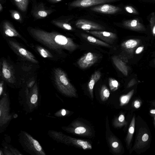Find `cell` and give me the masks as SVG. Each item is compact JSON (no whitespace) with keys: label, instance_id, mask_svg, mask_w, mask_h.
<instances>
[{"label":"cell","instance_id":"9","mask_svg":"<svg viewBox=\"0 0 155 155\" xmlns=\"http://www.w3.org/2000/svg\"><path fill=\"white\" fill-rule=\"evenodd\" d=\"M91 10L95 12L106 14H114L121 10L119 7L109 4H103L92 8Z\"/></svg>","mask_w":155,"mask_h":155},{"label":"cell","instance_id":"2","mask_svg":"<svg viewBox=\"0 0 155 155\" xmlns=\"http://www.w3.org/2000/svg\"><path fill=\"white\" fill-rule=\"evenodd\" d=\"M54 72L55 81L59 89L67 95L76 97L77 91L70 82L64 72L57 68L54 70Z\"/></svg>","mask_w":155,"mask_h":155},{"label":"cell","instance_id":"35","mask_svg":"<svg viewBox=\"0 0 155 155\" xmlns=\"http://www.w3.org/2000/svg\"><path fill=\"white\" fill-rule=\"evenodd\" d=\"M3 83L2 82H1L0 84V95H1L2 92V91L3 88L2 85Z\"/></svg>","mask_w":155,"mask_h":155},{"label":"cell","instance_id":"33","mask_svg":"<svg viewBox=\"0 0 155 155\" xmlns=\"http://www.w3.org/2000/svg\"><path fill=\"white\" fill-rule=\"evenodd\" d=\"M129 132L130 134H133L134 132V128L132 127H130L129 129Z\"/></svg>","mask_w":155,"mask_h":155},{"label":"cell","instance_id":"16","mask_svg":"<svg viewBox=\"0 0 155 155\" xmlns=\"http://www.w3.org/2000/svg\"><path fill=\"white\" fill-rule=\"evenodd\" d=\"M51 22L53 25L62 29L67 30H73V28L70 24L60 18L53 19L51 21Z\"/></svg>","mask_w":155,"mask_h":155},{"label":"cell","instance_id":"11","mask_svg":"<svg viewBox=\"0 0 155 155\" xmlns=\"http://www.w3.org/2000/svg\"><path fill=\"white\" fill-rule=\"evenodd\" d=\"M101 76V72L99 71H95L91 75L88 83V90L91 98H93V89L95 83L100 79Z\"/></svg>","mask_w":155,"mask_h":155},{"label":"cell","instance_id":"22","mask_svg":"<svg viewBox=\"0 0 155 155\" xmlns=\"http://www.w3.org/2000/svg\"><path fill=\"white\" fill-rule=\"evenodd\" d=\"M137 44V41L133 39L127 41L122 45L123 47H124L128 49L132 48L135 47Z\"/></svg>","mask_w":155,"mask_h":155},{"label":"cell","instance_id":"40","mask_svg":"<svg viewBox=\"0 0 155 155\" xmlns=\"http://www.w3.org/2000/svg\"><path fill=\"white\" fill-rule=\"evenodd\" d=\"M3 0H0V1L1 2H2V1H3Z\"/></svg>","mask_w":155,"mask_h":155},{"label":"cell","instance_id":"25","mask_svg":"<svg viewBox=\"0 0 155 155\" xmlns=\"http://www.w3.org/2000/svg\"><path fill=\"white\" fill-rule=\"evenodd\" d=\"M124 116L123 114L120 115L117 119H115L114 121V124L115 127L119 126L120 123H122L124 120Z\"/></svg>","mask_w":155,"mask_h":155},{"label":"cell","instance_id":"13","mask_svg":"<svg viewBox=\"0 0 155 155\" xmlns=\"http://www.w3.org/2000/svg\"><path fill=\"white\" fill-rule=\"evenodd\" d=\"M2 72L3 76L6 80L10 82L14 80L12 71L7 62L5 60L2 62Z\"/></svg>","mask_w":155,"mask_h":155},{"label":"cell","instance_id":"29","mask_svg":"<svg viewBox=\"0 0 155 155\" xmlns=\"http://www.w3.org/2000/svg\"><path fill=\"white\" fill-rule=\"evenodd\" d=\"M148 135L147 134H145L142 136V140L143 141H146L148 140Z\"/></svg>","mask_w":155,"mask_h":155},{"label":"cell","instance_id":"15","mask_svg":"<svg viewBox=\"0 0 155 155\" xmlns=\"http://www.w3.org/2000/svg\"><path fill=\"white\" fill-rule=\"evenodd\" d=\"M71 141L72 143L74 145L81 148L84 150L91 149L92 148L91 144L87 141L71 138Z\"/></svg>","mask_w":155,"mask_h":155},{"label":"cell","instance_id":"39","mask_svg":"<svg viewBox=\"0 0 155 155\" xmlns=\"http://www.w3.org/2000/svg\"><path fill=\"white\" fill-rule=\"evenodd\" d=\"M153 34H155V26L153 28Z\"/></svg>","mask_w":155,"mask_h":155},{"label":"cell","instance_id":"37","mask_svg":"<svg viewBox=\"0 0 155 155\" xmlns=\"http://www.w3.org/2000/svg\"><path fill=\"white\" fill-rule=\"evenodd\" d=\"M150 112L151 114H155V109H152L150 111Z\"/></svg>","mask_w":155,"mask_h":155},{"label":"cell","instance_id":"5","mask_svg":"<svg viewBox=\"0 0 155 155\" xmlns=\"http://www.w3.org/2000/svg\"><path fill=\"white\" fill-rule=\"evenodd\" d=\"M98 57L95 54L89 52L81 57L77 61V64L81 69L87 68L94 64L98 60Z\"/></svg>","mask_w":155,"mask_h":155},{"label":"cell","instance_id":"12","mask_svg":"<svg viewBox=\"0 0 155 155\" xmlns=\"http://www.w3.org/2000/svg\"><path fill=\"white\" fill-rule=\"evenodd\" d=\"M74 125L72 130L75 134L84 135H87L90 134L91 132L88 128L79 122H75Z\"/></svg>","mask_w":155,"mask_h":155},{"label":"cell","instance_id":"34","mask_svg":"<svg viewBox=\"0 0 155 155\" xmlns=\"http://www.w3.org/2000/svg\"><path fill=\"white\" fill-rule=\"evenodd\" d=\"M143 48L142 47H139L136 50V52L137 54L140 53L143 50Z\"/></svg>","mask_w":155,"mask_h":155},{"label":"cell","instance_id":"31","mask_svg":"<svg viewBox=\"0 0 155 155\" xmlns=\"http://www.w3.org/2000/svg\"><path fill=\"white\" fill-rule=\"evenodd\" d=\"M48 2L51 3H58L62 0H46Z\"/></svg>","mask_w":155,"mask_h":155},{"label":"cell","instance_id":"38","mask_svg":"<svg viewBox=\"0 0 155 155\" xmlns=\"http://www.w3.org/2000/svg\"><path fill=\"white\" fill-rule=\"evenodd\" d=\"M3 7L1 3L0 4V12H1L3 10Z\"/></svg>","mask_w":155,"mask_h":155},{"label":"cell","instance_id":"23","mask_svg":"<svg viewBox=\"0 0 155 155\" xmlns=\"http://www.w3.org/2000/svg\"><path fill=\"white\" fill-rule=\"evenodd\" d=\"M37 50L41 55L43 58H51L52 57L51 54L41 47L40 46L37 47Z\"/></svg>","mask_w":155,"mask_h":155},{"label":"cell","instance_id":"6","mask_svg":"<svg viewBox=\"0 0 155 155\" xmlns=\"http://www.w3.org/2000/svg\"><path fill=\"white\" fill-rule=\"evenodd\" d=\"M78 28L85 31L103 30L105 28L101 25L94 22L85 19H79L75 23Z\"/></svg>","mask_w":155,"mask_h":155},{"label":"cell","instance_id":"10","mask_svg":"<svg viewBox=\"0 0 155 155\" xmlns=\"http://www.w3.org/2000/svg\"><path fill=\"white\" fill-rule=\"evenodd\" d=\"M2 28L5 34L10 37H21L20 34L15 29L11 23L8 20H5L2 23Z\"/></svg>","mask_w":155,"mask_h":155},{"label":"cell","instance_id":"7","mask_svg":"<svg viewBox=\"0 0 155 155\" xmlns=\"http://www.w3.org/2000/svg\"><path fill=\"white\" fill-rule=\"evenodd\" d=\"M86 31L107 43H113L117 38L114 33L100 30Z\"/></svg>","mask_w":155,"mask_h":155},{"label":"cell","instance_id":"32","mask_svg":"<svg viewBox=\"0 0 155 155\" xmlns=\"http://www.w3.org/2000/svg\"><path fill=\"white\" fill-rule=\"evenodd\" d=\"M125 9L129 13H132L133 12L132 9L130 7L127 6L125 7Z\"/></svg>","mask_w":155,"mask_h":155},{"label":"cell","instance_id":"18","mask_svg":"<svg viewBox=\"0 0 155 155\" xmlns=\"http://www.w3.org/2000/svg\"><path fill=\"white\" fill-rule=\"evenodd\" d=\"M17 8L21 12H27L29 3V0H14Z\"/></svg>","mask_w":155,"mask_h":155},{"label":"cell","instance_id":"1","mask_svg":"<svg viewBox=\"0 0 155 155\" xmlns=\"http://www.w3.org/2000/svg\"><path fill=\"white\" fill-rule=\"evenodd\" d=\"M28 31L36 40L55 51L64 49L72 52L78 47L72 38L56 32H48L32 27L29 28Z\"/></svg>","mask_w":155,"mask_h":155},{"label":"cell","instance_id":"26","mask_svg":"<svg viewBox=\"0 0 155 155\" xmlns=\"http://www.w3.org/2000/svg\"><path fill=\"white\" fill-rule=\"evenodd\" d=\"M129 98V96L128 95H124L121 97L120 99V104L123 105L127 102Z\"/></svg>","mask_w":155,"mask_h":155},{"label":"cell","instance_id":"27","mask_svg":"<svg viewBox=\"0 0 155 155\" xmlns=\"http://www.w3.org/2000/svg\"><path fill=\"white\" fill-rule=\"evenodd\" d=\"M33 143L35 149L38 151H41V147L38 142L36 140L32 139Z\"/></svg>","mask_w":155,"mask_h":155},{"label":"cell","instance_id":"17","mask_svg":"<svg viewBox=\"0 0 155 155\" xmlns=\"http://www.w3.org/2000/svg\"><path fill=\"white\" fill-rule=\"evenodd\" d=\"M113 62L116 67L123 74H127L126 67L121 60L116 55L112 57Z\"/></svg>","mask_w":155,"mask_h":155},{"label":"cell","instance_id":"3","mask_svg":"<svg viewBox=\"0 0 155 155\" xmlns=\"http://www.w3.org/2000/svg\"><path fill=\"white\" fill-rule=\"evenodd\" d=\"M32 6L31 13L35 19H39L48 17L56 10L51 7H47L43 2L32 0Z\"/></svg>","mask_w":155,"mask_h":155},{"label":"cell","instance_id":"28","mask_svg":"<svg viewBox=\"0 0 155 155\" xmlns=\"http://www.w3.org/2000/svg\"><path fill=\"white\" fill-rule=\"evenodd\" d=\"M38 99V97L36 94H33L31 98V102L33 104L35 103Z\"/></svg>","mask_w":155,"mask_h":155},{"label":"cell","instance_id":"4","mask_svg":"<svg viewBox=\"0 0 155 155\" xmlns=\"http://www.w3.org/2000/svg\"><path fill=\"white\" fill-rule=\"evenodd\" d=\"M117 0H75L69 5L71 7L85 8L98 5L113 2Z\"/></svg>","mask_w":155,"mask_h":155},{"label":"cell","instance_id":"36","mask_svg":"<svg viewBox=\"0 0 155 155\" xmlns=\"http://www.w3.org/2000/svg\"><path fill=\"white\" fill-rule=\"evenodd\" d=\"M66 111L64 109H63L62 110L61 114L62 115L64 116L66 114Z\"/></svg>","mask_w":155,"mask_h":155},{"label":"cell","instance_id":"41","mask_svg":"<svg viewBox=\"0 0 155 155\" xmlns=\"http://www.w3.org/2000/svg\"></svg>","mask_w":155,"mask_h":155},{"label":"cell","instance_id":"8","mask_svg":"<svg viewBox=\"0 0 155 155\" xmlns=\"http://www.w3.org/2000/svg\"><path fill=\"white\" fill-rule=\"evenodd\" d=\"M9 43L15 51L22 57L34 63L38 62L35 56L30 52L21 47L17 43L13 41H9Z\"/></svg>","mask_w":155,"mask_h":155},{"label":"cell","instance_id":"14","mask_svg":"<svg viewBox=\"0 0 155 155\" xmlns=\"http://www.w3.org/2000/svg\"><path fill=\"white\" fill-rule=\"evenodd\" d=\"M81 35L83 38L91 43L107 47H111V46L108 43L91 35L84 33H82Z\"/></svg>","mask_w":155,"mask_h":155},{"label":"cell","instance_id":"20","mask_svg":"<svg viewBox=\"0 0 155 155\" xmlns=\"http://www.w3.org/2000/svg\"><path fill=\"white\" fill-rule=\"evenodd\" d=\"M100 95L101 99L103 101H106L109 97L110 95V91L105 85H103L101 87Z\"/></svg>","mask_w":155,"mask_h":155},{"label":"cell","instance_id":"21","mask_svg":"<svg viewBox=\"0 0 155 155\" xmlns=\"http://www.w3.org/2000/svg\"><path fill=\"white\" fill-rule=\"evenodd\" d=\"M109 85L111 91H114L118 89L120 84L115 79L110 78L108 79Z\"/></svg>","mask_w":155,"mask_h":155},{"label":"cell","instance_id":"24","mask_svg":"<svg viewBox=\"0 0 155 155\" xmlns=\"http://www.w3.org/2000/svg\"><path fill=\"white\" fill-rule=\"evenodd\" d=\"M10 12L12 17L14 19L19 22H22V17L18 12L14 10H10Z\"/></svg>","mask_w":155,"mask_h":155},{"label":"cell","instance_id":"19","mask_svg":"<svg viewBox=\"0 0 155 155\" xmlns=\"http://www.w3.org/2000/svg\"><path fill=\"white\" fill-rule=\"evenodd\" d=\"M109 143L112 150L117 153L119 149V144L116 138L114 136H110L108 139Z\"/></svg>","mask_w":155,"mask_h":155},{"label":"cell","instance_id":"30","mask_svg":"<svg viewBox=\"0 0 155 155\" xmlns=\"http://www.w3.org/2000/svg\"><path fill=\"white\" fill-rule=\"evenodd\" d=\"M134 106L136 108H139L140 106V102L138 101H136L134 103Z\"/></svg>","mask_w":155,"mask_h":155}]
</instances>
